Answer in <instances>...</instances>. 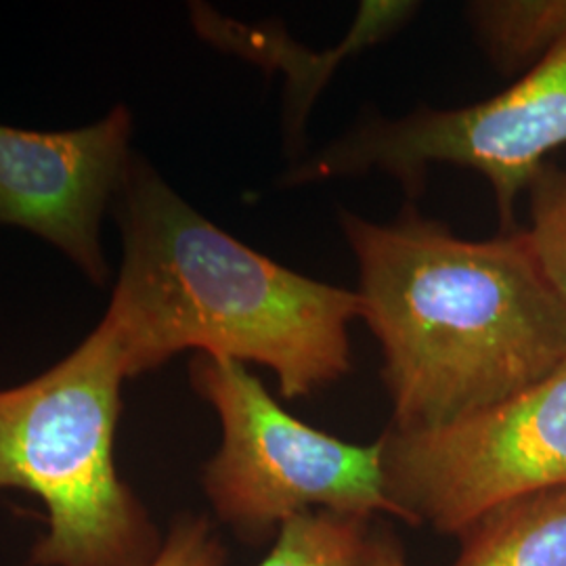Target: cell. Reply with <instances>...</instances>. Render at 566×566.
Listing matches in <instances>:
<instances>
[{
	"label": "cell",
	"mask_w": 566,
	"mask_h": 566,
	"mask_svg": "<svg viewBox=\"0 0 566 566\" xmlns=\"http://www.w3.org/2000/svg\"><path fill=\"white\" fill-rule=\"evenodd\" d=\"M361 319L385 355L395 430L453 424L566 359V304L525 231L470 242L407 208L392 223L340 212Z\"/></svg>",
	"instance_id": "6da1fadb"
},
{
	"label": "cell",
	"mask_w": 566,
	"mask_h": 566,
	"mask_svg": "<svg viewBox=\"0 0 566 566\" xmlns=\"http://www.w3.org/2000/svg\"><path fill=\"white\" fill-rule=\"evenodd\" d=\"M124 261L99 327L128 378L177 353L273 369L285 399L308 397L350 369L357 292L311 280L224 233L143 160L118 193Z\"/></svg>",
	"instance_id": "7a4b0ae2"
},
{
	"label": "cell",
	"mask_w": 566,
	"mask_h": 566,
	"mask_svg": "<svg viewBox=\"0 0 566 566\" xmlns=\"http://www.w3.org/2000/svg\"><path fill=\"white\" fill-rule=\"evenodd\" d=\"M120 350L97 325L39 378L0 390V489L39 497L36 566H149L163 542L116 468Z\"/></svg>",
	"instance_id": "3957f363"
},
{
	"label": "cell",
	"mask_w": 566,
	"mask_h": 566,
	"mask_svg": "<svg viewBox=\"0 0 566 566\" xmlns=\"http://www.w3.org/2000/svg\"><path fill=\"white\" fill-rule=\"evenodd\" d=\"M191 385L214 407L223 443L203 468L217 516L259 544L296 514H397L386 495L382 441L355 446L287 413L245 365L198 355Z\"/></svg>",
	"instance_id": "277c9868"
},
{
	"label": "cell",
	"mask_w": 566,
	"mask_h": 566,
	"mask_svg": "<svg viewBox=\"0 0 566 566\" xmlns=\"http://www.w3.org/2000/svg\"><path fill=\"white\" fill-rule=\"evenodd\" d=\"M566 147V41L535 61L521 81L486 102L455 109H418L401 120H369L285 175L304 185L380 170L409 196L422 189L430 164L479 170L491 182L504 233L514 227V202Z\"/></svg>",
	"instance_id": "5b68a950"
},
{
	"label": "cell",
	"mask_w": 566,
	"mask_h": 566,
	"mask_svg": "<svg viewBox=\"0 0 566 566\" xmlns=\"http://www.w3.org/2000/svg\"><path fill=\"white\" fill-rule=\"evenodd\" d=\"M380 441L399 518L460 537L502 502L566 485V359L502 403L424 432L388 428Z\"/></svg>",
	"instance_id": "8992f818"
},
{
	"label": "cell",
	"mask_w": 566,
	"mask_h": 566,
	"mask_svg": "<svg viewBox=\"0 0 566 566\" xmlns=\"http://www.w3.org/2000/svg\"><path fill=\"white\" fill-rule=\"evenodd\" d=\"M133 118L114 107L103 120L65 133L0 124V224L41 235L91 282L107 280L102 221L133 163Z\"/></svg>",
	"instance_id": "52a82bcc"
},
{
	"label": "cell",
	"mask_w": 566,
	"mask_h": 566,
	"mask_svg": "<svg viewBox=\"0 0 566 566\" xmlns=\"http://www.w3.org/2000/svg\"><path fill=\"white\" fill-rule=\"evenodd\" d=\"M460 539L453 566H566V485L486 510Z\"/></svg>",
	"instance_id": "ba28073f"
},
{
	"label": "cell",
	"mask_w": 566,
	"mask_h": 566,
	"mask_svg": "<svg viewBox=\"0 0 566 566\" xmlns=\"http://www.w3.org/2000/svg\"><path fill=\"white\" fill-rule=\"evenodd\" d=\"M470 18L502 67L539 61L566 41V0H483Z\"/></svg>",
	"instance_id": "9c48e42d"
},
{
	"label": "cell",
	"mask_w": 566,
	"mask_h": 566,
	"mask_svg": "<svg viewBox=\"0 0 566 566\" xmlns=\"http://www.w3.org/2000/svg\"><path fill=\"white\" fill-rule=\"evenodd\" d=\"M371 528V518L357 514L303 512L280 526L259 566H359Z\"/></svg>",
	"instance_id": "30bf717a"
},
{
	"label": "cell",
	"mask_w": 566,
	"mask_h": 566,
	"mask_svg": "<svg viewBox=\"0 0 566 566\" xmlns=\"http://www.w3.org/2000/svg\"><path fill=\"white\" fill-rule=\"evenodd\" d=\"M528 243L547 280L566 304V172L544 168L528 187Z\"/></svg>",
	"instance_id": "8fae6325"
},
{
	"label": "cell",
	"mask_w": 566,
	"mask_h": 566,
	"mask_svg": "<svg viewBox=\"0 0 566 566\" xmlns=\"http://www.w3.org/2000/svg\"><path fill=\"white\" fill-rule=\"evenodd\" d=\"M223 544L203 516H181L149 566H224Z\"/></svg>",
	"instance_id": "7c38bea8"
},
{
	"label": "cell",
	"mask_w": 566,
	"mask_h": 566,
	"mask_svg": "<svg viewBox=\"0 0 566 566\" xmlns=\"http://www.w3.org/2000/svg\"><path fill=\"white\" fill-rule=\"evenodd\" d=\"M359 566H407L401 542L386 528H371Z\"/></svg>",
	"instance_id": "4fadbf2b"
}]
</instances>
